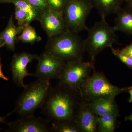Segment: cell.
<instances>
[{"instance_id":"30","label":"cell","mask_w":132,"mask_h":132,"mask_svg":"<svg viewBox=\"0 0 132 132\" xmlns=\"http://www.w3.org/2000/svg\"><path fill=\"white\" fill-rule=\"evenodd\" d=\"M15 1V0H0V3H13Z\"/></svg>"},{"instance_id":"26","label":"cell","mask_w":132,"mask_h":132,"mask_svg":"<svg viewBox=\"0 0 132 132\" xmlns=\"http://www.w3.org/2000/svg\"><path fill=\"white\" fill-rule=\"evenodd\" d=\"M2 67V65L1 64H0V78L4 80H8V78L7 77H6L3 73Z\"/></svg>"},{"instance_id":"1","label":"cell","mask_w":132,"mask_h":132,"mask_svg":"<svg viewBox=\"0 0 132 132\" xmlns=\"http://www.w3.org/2000/svg\"><path fill=\"white\" fill-rule=\"evenodd\" d=\"M84 100L79 90L60 84L50 89L40 108L49 122H75Z\"/></svg>"},{"instance_id":"14","label":"cell","mask_w":132,"mask_h":132,"mask_svg":"<svg viewBox=\"0 0 132 132\" xmlns=\"http://www.w3.org/2000/svg\"><path fill=\"white\" fill-rule=\"evenodd\" d=\"M88 102L94 112L98 116L111 114H119L115 98L100 99Z\"/></svg>"},{"instance_id":"7","label":"cell","mask_w":132,"mask_h":132,"mask_svg":"<svg viewBox=\"0 0 132 132\" xmlns=\"http://www.w3.org/2000/svg\"><path fill=\"white\" fill-rule=\"evenodd\" d=\"M94 62L82 60L66 62L59 80V83L79 90L85 81L90 76L94 69Z\"/></svg>"},{"instance_id":"10","label":"cell","mask_w":132,"mask_h":132,"mask_svg":"<svg viewBox=\"0 0 132 132\" xmlns=\"http://www.w3.org/2000/svg\"><path fill=\"white\" fill-rule=\"evenodd\" d=\"M36 55L23 53L15 54L13 56L11 63L13 79L15 83L20 87L24 88L26 86L24 79L27 76H32L28 73L27 67L28 64L34 60L38 59Z\"/></svg>"},{"instance_id":"15","label":"cell","mask_w":132,"mask_h":132,"mask_svg":"<svg viewBox=\"0 0 132 132\" xmlns=\"http://www.w3.org/2000/svg\"><path fill=\"white\" fill-rule=\"evenodd\" d=\"M93 7L98 11L101 18H106L109 15L116 13L121 8L124 0H90Z\"/></svg>"},{"instance_id":"5","label":"cell","mask_w":132,"mask_h":132,"mask_svg":"<svg viewBox=\"0 0 132 132\" xmlns=\"http://www.w3.org/2000/svg\"><path fill=\"white\" fill-rule=\"evenodd\" d=\"M105 19L101 18L100 21L96 22L87 30L88 35L85 40V49L93 62L100 52L106 48L112 46L116 40V30L108 24Z\"/></svg>"},{"instance_id":"9","label":"cell","mask_w":132,"mask_h":132,"mask_svg":"<svg viewBox=\"0 0 132 132\" xmlns=\"http://www.w3.org/2000/svg\"><path fill=\"white\" fill-rule=\"evenodd\" d=\"M50 122L41 117L34 115L21 117L20 119L10 123L8 131L15 132H51Z\"/></svg>"},{"instance_id":"22","label":"cell","mask_w":132,"mask_h":132,"mask_svg":"<svg viewBox=\"0 0 132 132\" xmlns=\"http://www.w3.org/2000/svg\"><path fill=\"white\" fill-rule=\"evenodd\" d=\"M113 54L126 65L132 69V58L124 54L120 50L115 49L112 46L110 47Z\"/></svg>"},{"instance_id":"29","label":"cell","mask_w":132,"mask_h":132,"mask_svg":"<svg viewBox=\"0 0 132 132\" xmlns=\"http://www.w3.org/2000/svg\"><path fill=\"white\" fill-rule=\"evenodd\" d=\"M127 3L128 8L132 12V0H126Z\"/></svg>"},{"instance_id":"32","label":"cell","mask_w":132,"mask_h":132,"mask_svg":"<svg viewBox=\"0 0 132 132\" xmlns=\"http://www.w3.org/2000/svg\"><path fill=\"white\" fill-rule=\"evenodd\" d=\"M4 46H5L4 43L3 42L2 40L0 39V48L1 47H2Z\"/></svg>"},{"instance_id":"13","label":"cell","mask_w":132,"mask_h":132,"mask_svg":"<svg viewBox=\"0 0 132 132\" xmlns=\"http://www.w3.org/2000/svg\"><path fill=\"white\" fill-rule=\"evenodd\" d=\"M23 28L24 27H17L15 25L13 15H11L6 28L0 33V39L9 49L14 51L17 35L21 32Z\"/></svg>"},{"instance_id":"27","label":"cell","mask_w":132,"mask_h":132,"mask_svg":"<svg viewBox=\"0 0 132 132\" xmlns=\"http://www.w3.org/2000/svg\"><path fill=\"white\" fill-rule=\"evenodd\" d=\"M12 113H13V112H12V113H10L9 114H8V115H7L6 116H5V117H1V116H0V123H4L7 124L8 123H7L6 121V118L8 116L10 115Z\"/></svg>"},{"instance_id":"12","label":"cell","mask_w":132,"mask_h":132,"mask_svg":"<svg viewBox=\"0 0 132 132\" xmlns=\"http://www.w3.org/2000/svg\"><path fill=\"white\" fill-rule=\"evenodd\" d=\"M98 118L88 102L85 101L81 104L75 122L80 132H95L98 126Z\"/></svg>"},{"instance_id":"17","label":"cell","mask_w":132,"mask_h":132,"mask_svg":"<svg viewBox=\"0 0 132 132\" xmlns=\"http://www.w3.org/2000/svg\"><path fill=\"white\" fill-rule=\"evenodd\" d=\"M119 115L118 114H111L98 116V131H114Z\"/></svg>"},{"instance_id":"8","label":"cell","mask_w":132,"mask_h":132,"mask_svg":"<svg viewBox=\"0 0 132 132\" xmlns=\"http://www.w3.org/2000/svg\"><path fill=\"white\" fill-rule=\"evenodd\" d=\"M37 60L38 65L33 75L40 79H59L65 65V61L46 51L38 56Z\"/></svg>"},{"instance_id":"28","label":"cell","mask_w":132,"mask_h":132,"mask_svg":"<svg viewBox=\"0 0 132 132\" xmlns=\"http://www.w3.org/2000/svg\"><path fill=\"white\" fill-rule=\"evenodd\" d=\"M127 92H128L130 94V98L128 101L130 103H132V86L128 87Z\"/></svg>"},{"instance_id":"34","label":"cell","mask_w":132,"mask_h":132,"mask_svg":"<svg viewBox=\"0 0 132 132\" xmlns=\"http://www.w3.org/2000/svg\"><path fill=\"white\" fill-rule=\"evenodd\" d=\"M124 1H126V0H124Z\"/></svg>"},{"instance_id":"23","label":"cell","mask_w":132,"mask_h":132,"mask_svg":"<svg viewBox=\"0 0 132 132\" xmlns=\"http://www.w3.org/2000/svg\"><path fill=\"white\" fill-rule=\"evenodd\" d=\"M48 7L50 9L57 11L62 12L67 0H46Z\"/></svg>"},{"instance_id":"24","label":"cell","mask_w":132,"mask_h":132,"mask_svg":"<svg viewBox=\"0 0 132 132\" xmlns=\"http://www.w3.org/2000/svg\"><path fill=\"white\" fill-rule=\"evenodd\" d=\"M29 4L42 11L48 8L46 0H25Z\"/></svg>"},{"instance_id":"31","label":"cell","mask_w":132,"mask_h":132,"mask_svg":"<svg viewBox=\"0 0 132 132\" xmlns=\"http://www.w3.org/2000/svg\"><path fill=\"white\" fill-rule=\"evenodd\" d=\"M125 119L126 121H132V113L130 116L125 117Z\"/></svg>"},{"instance_id":"19","label":"cell","mask_w":132,"mask_h":132,"mask_svg":"<svg viewBox=\"0 0 132 132\" xmlns=\"http://www.w3.org/2000/svg\"><path fill=\"white\" fill-rule=\"evenodd\" d=\"M41 40V37L38 35L33 27L29 24L24 27L21 34L17 38V40L31 44L39 42Z\"/></svg>"},{"instance_id":"33","label":"cell","mask_w":132,"mask_h":132,"mask_svg":"<svg viewBox=\"0 0 132 132\" xmlns=\"http://www.w3.org/2000/svg\"><path fill=\"white\" fill-rule=\"evenodd\" d=\"M1 57H0V64H1Z\"/></svg>"},{"instance_id":"18","label":"cell","mask_w":132,"mask_h":132,"mask_svg":"<svg viewBox=\"0 0 132 132\" xmlns=\"http://www.w3.org/2000/svg\"><path fill=\"white\" fill-rule=\"evenodd\" d=\"M13 4L15 7L24 10L28 15L31 22L39 21L43 11L33 6L25 0H15Z\"/></svg>"},{"instance_id":"2","label":"cell","mask_w":132,"mask_h":132,"mask_svg":"<svg viewBox=\"0 0 132 132\" xmlns=\"http://www.w3.org/2000/svg\"><path fill=\"white\" fill-rule=\"evenodd\" d=\"M77 34L65 30L50 38L45 51L66 62L82 60L86 52L85 40Z\"/></svg>"},{"instance_id":"21","label":"cell","mask_w":132,"mask_h":132,"mask_svg":"<svg viewBox=\"0 0 132 132\" xmlns=\"http://www.w3.org/2000/svg\"><path fill=\"white\" fill-rule=\"evenodd\" d=\"M14 15L18 26L20 27H25L31 22L28 15L24 10L15 7Z\"/></svg>"},{"instance_id":"16","label":"cell","mask_w":132,"mask_h":132,"mask_svg":"<svg viewBox=\"0 0 132 132\" xmlns=\"http://www.w3.org/2000/svg\"><path fill=\"white\" fill-rule=\"evenodd\" d=\"M115 25L116 31H120L132 34V12L130 10L121 8L116 13Z\"/></svg>"},{"instance_id":"4","label":"cell","mask_w":132,"mask_h":132,"mask_svg":"<svg viewBox=\"0 0 132 132\" xmlns=\"http://www.w3.org/2000/svg\"><path fill=\"white\" fill-rule=\"evenodd\" d=\"M128 87L120 88L114 86L103 74L95 72L85 81L79 91L84 100L91 102L100 99L115 98Z\"/></svg>"},{"instance_id":"3","label":"cell","mask_w":132,"mask_h":132,"mask_svg":"<svg viewBox=\"0 0 132 132\" xmlns=\"http://www.w3.org/2000/svg\"><path fill=\"white\" fill-rule=\"evenodd\" d=\"M51 87L50 80L40 79L26 85L13 112L20 117L34 115L36 109L42 106Z\"/></svg>"},{"instance_id":"20","label":"cell","mask_w":132,"mask_h":132,"mask_svg":"<svg viewBox=\"0 0 132 132\" xmlns=\"http://www.w3.org/2000/svg\"><path fill=\"white\" fill-rule=\"evenodd\" d=\"M51 132H80L76 122L52 123Z\"/></svg>"},{"instance_id":"25","label":"cell","mask_w":132,"mask_h":132,"mask_svg":"<svg viewBox=\"0 0 132 132\" xmlns=\"http://www.w3.org/2000/svg\"><path fill=\"white\" fill-rule=\"evenodd\" d=\"M120 51L124 54L132 58V43L123 49L120 50Z\"/></svg>"},{"instance_id":"6","label":"cell","mask_w":132,"mask_h":132,"mask_svg":"<svg viewBox=\"0 0 132 132\" xmlns=\"http://www.w3.org/2000/svg\"><path fill=\"white\" fill-rule=\"evenodd\" d=\"M93 8L90 0H67L62 11L65 30L76 34L87 31L86 22Z\"/></svg>"},{"instance_id":"11","label":"cell","mask_w":132,"mask_h":132,"mask_svg":"<svg viewBox=\"0 0 132 132\" xmlns=\"http://www.w3.org/2000/svg\"><path fill=\"white\" fill-rule=\"evenodd\" d=\"M39 21L49 38L58 35L65 30L62 12L48 8L42 11Z\"/></svg>"}]
</instances>
